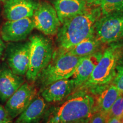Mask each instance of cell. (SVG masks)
<instances>
[{"mask_svg":"<svg viewBox=\"0 0 123 123\" xmlns=\"http://www.w3.org/2000/svg\"><path fill=\"white\" fill-rule=\"evenodd\" d=\"M101 15L99 6H88L86 10L61 24L56 34L58 52L72 48L94 34V25Z\"/></svg>","mask_w":123,"mask_h":123,"instance_id":"1","label":"cell"},{"mask_svg":"<svg viewBox=\"0 0 123 123\" xmlns=\"http://www.w3.org/2000/svg\"><path fill=\"white\" fill-rule=\"evenodd\" d=\"M96 112L95 98L86 90H78L61 105L46 111V123H74L89 120Z\"/></svg>","mask_w":123,"mask_h":123,"instance_id":"2","label":"cell"},{"mask_svg":"<svg viewBox=\"0 0 123 123\" xmlns=\"http://www.w3.org/2000/svg\"><path fill=\"white\" fill-rule=\"evenodd\" d=\"M123 55V40L107 44L102 55L87 81L79 88H90L99 92L112 82L115 75L116 65Z\"/></svg>","mask_w":123,"mask_h":123,"instance_id":"3","label":"cell"},{"mask_svg":"<svg viewBox=\"0 0 123 123\" xmlns=\"http://www.w3.org/2000/svg\"><path fill=\"white\" fill-rule=\"evenodd\" d=\"M29 41L30 61L26 77L27 80L33 83L53 59L55 51L51 40L43 35H31Z\"/></svg>","mask_w":123,"mask_h":123,"instance_id":"4","label":"cell"},{"mask_svg":"<svg viewBox=\"0 0 123 123\" xmlns=\"http://www.w3.org/2000/svg\"><path fill=\"white\" fill-rule=\"evenodd\" d=\"M82 58L63 52L55 51L53 59L37 79L42 89L54 81L70 78Z\"/></svg>","mask_w":123,"mask_h":123,"instance_id":"5","label":"cell"},{"mask_svg":"<svg viewBox=\"0 0 123 123\" xmlns=\"http://www.w3.org/2000/svg\"><path fill=\"white\" fill-rule=\"evenodd\" d=\"M94 35L103 44L123 40V12L101 15L95 22Z\"/></svg>","mask_w":123,"mask_h":123,"instance_id":"6","label":"cell"},{"mask_svg":"<svg viewBox=\"0 0 123 123\" xmlns=\"http://www.w3.org/2000/svg\"><path fill=\"white\" fill-rule=\"evenodd\" d=\"M30 41L9 42L6 45L4 58L10 68L15 74L25 76L28 70L30 61Z\"/></svg>","mask_w":123,"mask_h":123,"instance_id":"7","label":"cell"},{"mask_svg":"<svg viewBox=\"0 0 123 123\" xmlns=\"http://www.w3.org/2000/svg\"><path fill=\"white\" fill-rule=\"evenodd\" d=\"M32 19L34 28L47 36L56 35L61 25L55 8L47 2L39 3Z\"/></svg>","mask_w":123,"mask_h":123,"instance_id":"8","label":"cell"},{"mask_svg":"<svg viewBox=\"0 0 123 123\" xmlns=\"http://www.w3.org/2000/svg\"><path fill=\"white\" fill-rule=\"evenodd\" d=\"M37 88L32 83H24L12 95L5 105L10 119L17 117L37 96Z\"/></svg>","mask_w":123,"mask_h":123,"instance_id":"9","label":"cell"},{"mask_svg":"<svg viewBox=\"0 0 123 123\" xmlns=\"http://www.w3.org/2000/svg\"><path fill=\"white\" fill-rule=\"evenodd\" d=\"M34 29L32 18L7 21L1 27L0 36L5 42H18L26 39Z\"/></svg>","mask_w":123,"mask_h":123,"instance_id":"10","label":"cell"},{"mask_svg":"<svg viewBox=\"0 0 123 123\" xmlns=\"http://www.w3.org/2000/svg\"><path fill=\"white\" fill-rule=\"evenodd\" d=\"M38 4L37 0H5L3 17L7 21L32 18Z\"/></svg>","mask_w":123,"mask_h":123,"instance_id":"11","label":"cell"},{"mask_svg":"<svg viewBox=\"0 0 123 123\" xmlns=\"http://www.w3.org/2000/svg\"><path fill=\"white\" fill-rule=\"evenodd\" d=\"M25 83L23 76L15 74L6 62L0 64V100H7Z\"/></svg>","mask_w":123,"mask_h":123,"instance_id":"12","label":"cell"},{"mask_svg":"<svg viewBox=\"0 0 123 123\" xmlns=\"http://www.w3.org/2000/svg\"><path fill=\"white\" fill-rule=\"evenodd\" d=\"M75 88V83L71 78L59 80L42 88L41 96L46 102H57L68 96Z\"/></svg>","mask_w":123,"mask_h":123,"instance_id":"13","label":"cell"},{"mask_svg":"<svg viewBox=\"0 0 123 123\" xmlns=\"http://www.w3.org/2000/svg\"><path fill=\"white\" fill-rule=\"evenodd\" d=\"M103 50L88 56H84L76 66L74 73L70 78L75 83L76 88L83 85L89 79L102 55Z\"/></svg>","mask_w":123,"mask_h":123,"instance_id":"14","label":"cell"},{"mask_svg":"<svg viewBox=\"0 0 123 123\" xmlns=\"http://www.w3.org/2000/svg\"><path fill=\"white\" fill-rule=\"evenodd\" d=\"M53 4L61 24L88 7L84 0H54Z\"/></svg>","mask_w":123,"mask_h":123,"instance_id":"15","label":"cell"},{"mask_svg":"<svg viewBox=\"0 0 123 123\" xmlns=\"http://www.w3.org/2000/svg\"><path fill=\"white\" fill-rule=\"evenodd\" d=\"M46 111L45 100L42 97L36 96L17 117L15 123H39Z\"/></svg>","mask_w":123,"mask_h":123,"instance_id":"16","label":"cell"},{"mask_svg":"<svg viewBox=\"0 0 123 123\" xmlns=\"http://www.w3.org/2000/svg\"><path fill=\"white\" fill-rule=\"evenodd\" d=\"M120 92L114 84L111 83L99 92L96 100L95 110L105 115L106 117L111 108L120 95Z\"/></svg>","mask_w":123,"mask_h":123,"instance_id":"17","label":"cell"},{"mask_svg":"<svg viewBox=\"0 0 123 123\" xmlns=\"http://www.w3.org/2000/svg\"><path fill=\"white\" fill-rule=\"evenodd\" d=\"M102 45L103 44L93 34L63 53L79 57H84L101 50Z\"/></svg>","mask_w":123,"mask_h":123,"instance_id":"18","label":"cell"},{"mask_svg":"<svg viewBox=\"0 0 123 123\" xmlns=\"http://www.w3.org/2000/svg\"><path fill=\"white\" fill-rule=\"evenodd\" d=\"M96 5L100 8L101 15L123 12V0H99Z\"/></svg>","mask_w":123,"mask_h":123,"instance_id":"19","label":"cell"},{"mask_svg":"<svg viewBox=\"0 0 123 123\" xmlns=\"http://www.w3.org/2000/svg\"><path fill=\"white\" fill-rule=\"evenodd\" d=\"M111 83L116 86L120 93H123V55L116 65L115 75Z\"/></svg>","mask_w":123,"mask_h":123,"instance_id":"20","label":"cell"},{"mask_svg":"<svg viewBox=\"0 0 123 123\" xmlns=\"http://www.w3.org/2000/svg\"><path fill=\"white\" fill-rule=\"evenodd\" d=\"M122 116H123V93L120 94L112 105L107 115V119L109 117L120 118Z\"/></svg>","mask_w":123,"mask_h":123,"instance_id":"21","label":"cell"},{"mask_svg":"<svg viewBox=\"0 0 123 123\" xmlns=\"http://www.w3.org/2000/svg\"><path fill=\"white\" fill-rule=\"evenodd\" d=\"M107 117L100 112H95L91 117L88 123H106Z\"/></svg>","mask_w":123,"mask_h":123,"instance_id":"22","label":"cell"},{"mask_svg":"<svg viewBox=\"0 0 123 123\" xmlns=\"http://www.w3.org/2000/svg\"><path fill=\"white\" fill-rule=\"evenodd\" d=\"M7 119H10L5 109L0 104V122L6 120Z\"/></svg>","mask_w":123,"mask_h":123,"instance_id":"23","label":"cell"},{"mask_svg":"<svg viewBox=\"0 0 123 123\" xmlns=\"http://www.w3.org/2000/svg\"><path fill=\"white\" fill-rule=\"evenodd\" d=\"M6 44L4 43V41H3L1 36H0V59L3 56L5 49Z\"/></svg>","mask_w":123,"mask_h":123,"instance_id":"24","label":"cell"},{"mask_svg":"<svg viewBox=\"0 0 123 123\" xmlns=\"http://www.w3.org/2000/svg\"><path fill=\"white\" fill-rule=\"evenodd\" d=\"M106 123H121L119 118L109 117L107 119Z\"/></svg>","mask_w":123,"mask_h":123,"instance_id":"25","label":"cell"},{"mask_svg":"<svg viewBox=\"0 0 123 123\" xmlns=\"http://www.w3.org/2000/svg\"><path fill=\"white\" fill-rule=\"evenodd\" d=\"M99 0H84V1L87 4L88 6H91L92 5H96Z\"/></svg>","mask_w":123,"mask_h":123,"instance_id":"26","label":"cell"},{"mask_svg":"<svg viewBox=\"0 0 123 123\" xmlns=\"http://www.w3.org/2000/svg\"><path fill=\"white\" fill-rule=\"evenodd\" d=\"M0 123H13V122H12V119H7L6 120L1 121Z\"/></svg>","mask_w":123,"mask_h":123,"instance_id":"27","label":"cell"},{"mask_svg":"<svg viewBox=\"0 0 123 123\" xmlns=\"http://www.w3.org/2000/svg\"><path fill=\"white\" fill-rule=\"evenodd\" d=\"M90 119H89V120H86L81 121H78V122L74 123H88L89 120H90Z\"/></svg>","mask_w":123,"mask_h":123,"instance_id":"28","label":"cell"},{"mask_svg":"<svg viewBox=\"0 0 123 123\" xmlns=\"http://www.w3.org/2000/svg\"><path fill=\"white\" fill-rule=\"evenodd\" d=\"M1 12H2V9H1V4H0V15H1Z\"/></svg>","mask_w":123,"mask_h":123,"instance_id":"29","label":"cell"},{"mask_svg":"<svg viewBox=\"0 0 123 123\" xmlns=\"http://www.w3.org/2000/svg\"><path fill=\"white\" fill-rule=\"evenodd\" d=\"M5 0H0V1H5Z\"/></svg>","mask_w":123,"mask_h":123,"instance_id":"30","label":"cell"}]
</instances>
